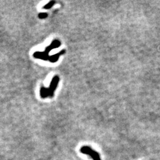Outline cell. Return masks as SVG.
Segmentation results:
<instances>
[{
  "mask_svg": "<svg viewBox=\"0 0 160 160\" xmlns=\"http://www.w3.org/2000/svg\"><path fill=\"white\" fill-rule=\"evenodd\" d=\"M65 53V50H62L59 53H56V54H54V55L49 56L48 61H49V62H51V63L57 62V61H58V60H59V58H60V56L62 55H64V54Z\"/></svg>",
  "mask_w": 160,
  "mask_h": 160,
  "instance_id": "277c9868",
  "label": "cell"
},
{
  "mask_svg": "<svg viewBox=\"0 0 160 160\" xmlns=\"http://www.w3.org/2000/svg\"><path fill=\"white\" fill-rule=\"evenodd\" d=\"M38 17H39V19H46V18L48 17V13H40L39 15H38Z\"/></svg>",
  "mask_w": 160,
  "mask_h": 160,
  "instance_id": "8992f818",
  "label": "cell"
},
{
  "mask_svg": "<svg viewBox=\"0 0 160 160\" xmlns=\"http://www.w3.org/2000/svg\"><path fill=\"white\" fill-rule=\"evenodd\" d=\"M55 3V1H49L48 3H47L46 6H44V7H43V8L45 9V10H49V9H51V8H52L53 6Z\"/></svg>",
  "mask_w": 160,
  "mask_h": 160,
  "instance_id": "5b68a950",
  "label": "cell"
},
{
  "mask_svg": "<svg viewBox=\"0 0 160 160\" xmlns=\"http://www.w3.org/2000/svg\"><path fill=\"white\" fill-rule=\"evenodd\" d=\"M60 82V77L58 75H55L53 78L51 82L49 85V87L46 88L44 86H42L40 88V96L41 98L44 99L49 97L53 98L55 94V91L57 87V84Z\"/></svg>",
  "mask_w": 160,
  "mask_h": 160,
  "instance_id": "6da1fadb",
  "label": "cell"
},
{
  "mask_svg": "<svg viewBox=\"0 0 160 160\" xmlns=\"http://www.w3.org/2000/svg\"><path fill=\"white\" fill-rule=\"evenodd\" d=\"M61 46V42L58 39H54L49 46L46 47L44 51H35L33 53V57L35 59H40L44 61H48L49 55V53L53 49L57 48Z\"/></svg>",
  "mask_w": 160,
  "mask_h": 160,
  "instance_id": "7a4b0ae2",
  "label": "cell"
},
{
  "mask_svg": "<svg viewBox=\"0 0 160 160\" xmlns=\"http://www.w3.org/2000/svg\"><path fill=\"white\" fill-rule=\"evenodd\" d=\"M80 152L82 154L89 155L90 157H92L94 160H101L100 156L99 154L97 152L92 150L91 148L88 147V146H83L80 149Z\"/></svg>",
  "mask_w": 160,
  "mask_h": 160,
  "instance_id": "3957f363",
  "label": "cell"
}]
</instances>
